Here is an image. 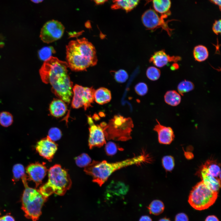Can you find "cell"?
<instances>
[{"label":"cell","instance_id":"obj_1","mask_svg":"<svg viewBox=\"0 0 221 221\" xmlns=\"http://www.w3.org/2000/svg\"><path fill=\"white\" fill-rule=\"evenodd\" d=\"M66 50L67 63L72 71H86L97 63L95 48L85 38L70 41L66 45Z\"/></svg>","mask_w":221,"mask_h":221},{"label":"cell","instance_id":"obj_2","mask_svg":"<svg viewBox=\"0 0 221 221\" xmlns=\"http://www.w3.org/2000/svg\"><path fill=\"white\" fill-rule=\"evenodd\" d=\"M150 160L147 155L142 153L115 162L109 163L106 161H94L84 167V171L87 174L92 177L93 182L101 186L115 171L130 165L149 162Z\"/></svg>","mask_w":221,"mask_h":221},{"label":"cell","instance_id":"obj_3","mask_svg":"<svg viewBox=\"0 0 221 221\" xmlns=\"http://www.w3.org/2000/svg\"><path fill=\"white\" fill-rule=\"evenodd\" d=\"M47 181L42 185L39 190L45 198L53 193L63 196L70 188L72 181L67 170L60 165L56 164L48 171Z\"/></svg>","mask_w":221,"mask_h":221},{"label":"cell","instance_id":"obj_4","mask_svg":"<svg viewBox=\"0 0 221 221\" xmlns=\"http://www.w3.org/2000/svg\"><path fill=\"white\" fill-rule=\"evenodd\" d=\"M21 179L25 188L21 199V209L26 218L37 221L41 214L42 207L48 198L45 197L39 190L29 187L26 174Z\"/></svg>","mask_w":221,"mask_h":221},{"label":"cell","instance_id":"obj_5","mask_svg":"<svg viewBox=\"0 0 221 221\" xmlns=\"http://www.w3.org/2000/svg\"><path fill=\"white\" fill-rule=\"evenodd\" d=\"M100 125L107 140L125 141L131 138V133L134 124L130 118L116 115L108 124L103 122Z\"/></svg>","mask_w":221,"mask_h":221},{"label":"cell","instance_id":"obj_6","mask_svg":"<svg viewBox=\"0 0 221 221\" xmlns=\"http://www.w3.org/2000/svg\"><path fill=\"white\" fill-rule=\"evenodd\" d=\"M218 193L208 187L202 180L193 187L189 196L188 202L196 210L207 209L215 203Z\"/></svg>","mask_w":221,"mask_h":221},{"label":"cell","instance_id":"obj_7","mask_svg":"<svg viewBox=\"0 0 221 221\" xmlns=\"http://www.w3.org/2000/svg\"><path fill=\"white\" fill-rule=\"evenodd\" d=\"M68 66L67 62L59 60L56 57L51 56L44 61L39 70V74L42 81L47 84L48 80L58 74L67 73Z\"/></svg>","mask_w":221,"mask_h":221},{"label":"cell","instance_id":"obj_8","mask_svg":"<svg viewBox=\"0 0 221 221\" xmlns=\"http://www.w3.org/2000/svg\"><path fill=\"white\" fill-rule=\"evenodd\" d=\"M95 89L76 84L73 87V94L71 105L73 108L83 107L85 110L91 106L94 100Z\"/></svg>","mask_w":221,"mask_h":221},{"label":"cell","instance_id":"obj_9","mask_svg":"<svg viewBox=\"0 0 221 221\" xmlns=\"http://www.w3.org/2000/svg\"><path fill=\"white\" fill-rule=\"evenodd\" d=\"M165 18L161 15L159 17L156 12L152 9L146 11L142 14V20L144 25L148 29L155 30L161 28L165 31L169 36H171L174 30L168 26V23L175 20L172 19L165 21Z\"/></svg>","mask_w":221,"mask_h":221},{"label":"cell","instance_id":"obj_10","mask_svg":"<svg viewBox=\"0 0 221 221\" xmlns=\"http://www.w3.org/2000/svg\"><path fill=\"white\" fill-rule=\"evenodd\" d=\"M64 30V27L60 22L54 20H50L42 28L40 37L43 42L50 43L60 39Z\"/></svg>","mask_w":221,"mask_h":221},{"label":"cell","instance_id":"obj_11","mask_svg":"<svg viewBox=\"0 0 221 221\" xmlns=\"http://www.w3.org/2000/svg\"><path fill=\"white\" fill-rule=\"evenodd\" d=\"M87 122L89 125L88 145L90 149L96 147H100L106 143L104 130L100 125L95 124L92 118L87 117Z\"/></svg>","mask_w":221,"mask_h":221},{"label":"cell","instance_id":"obj_12","mask_svg":"<svg viewBox=\"0 0 221 221\" xmlns=\"http://www.w3.org/2000/svg\"><path fill=\"white\" fill-rule=\"evenodd\" d=\"M47 171L44 163H42L37 162L30 164L25 169L27 178L29 180L35 183L36 187L42 183Z\"/></svg>","mask_w":221,"mask_h":221},{"label":"cell","instance_id":"obj_13","mask_svg":"<svg viewBox=\"0 0 221 221\" xmlns=\"http://www.w3.org/2000/svg\"><path fill=\"white\" fill-rule=\"evenodd\" d=\"M36 149L39 154L51 161L57 149V145L47 136L38 142Z\"/></svg>","mask_w":221,"mask_h":221},{"label":"cell","instance_id":"obj_14","mask_svg":"<svg viewBox=\"0 0 221 221\" xmlns=\"http://www.w3.org/2000/svg\"><path fill=\"white\" fill-rule=\"evenodd\" d=\"M181 59V57L179 56H171L167 54L163 49L155 52L150 57L149 62L153 63L155 66L161 68L169 62L176 63Z\"/></svg>","mask_w":221,"mask_h":221},{"label":"cell","instance_id":"obj_15","mask_svg":"<svg viewBox=\"0 0 221 221\" xmlns=\"http://www.w3.org/2000/svg\"><path fill=\"white\" fill-rule=\"evenodd\" d=\"M157 124L153 130L157 132L159 142L162 144H170L173 140L175 135L172 129L161 125L157 120Z\"/></svg>","mask_w":221,"mask_h":221},{"label":"cell","instance_id":"obj_16","mask_svg":"<svg viewBox=\"0 0 221 221\" xmlns=\"http://www.w3.org/2000/svg\"><path fill=\"white\" fill-rule=\"evenodd\" d=\"M200 177L205 184L212 190L218 192L221 187V179L216 178L207 171L203 165L200 171Z\"/></svg>","mask_w":221,"mask_h":221},{"label":"cell","instance_id":"obj_17","mask_svg":"<svg viewBox=\"0 0 221 221\" xmlns=\"http://www.w3.org/2000/svg\"><path fill=\"white\" fill-rule=\"evenodd\" d=\"M146 3L153 2V6L155 11L161 14V15L166 18L171 15L170 8L171 2L170 0H145Z\"/></svg>","mask_w":221,"mask_h":221},{"label":"cell","instance_id":"obj_18","mask_svg":"<svg viewBox=\"0 0 221 221\" xmlns=\"http://www.w3.org/2000/svg\"><path fill=\"white\" fill-rule=\"evenodd\" d=\"M49 110L52 115L58 118L63 116L65 114L67 110V107L62 100L60 99H55L50 104Z\"/></svg>","mask_w":221,"mask_h":221},{"label":"cell","instance_id":"obj_19","mask_svg":"<svg viewBox=\"0 0 221 221\" xmlns=\"http://www.w3.org/2000/svg\"><path fill=\"white\" fill-rule=\"evenodd\" d=\"M139 0H112L113 4L111 6L112 10L122 9L128 12L138 4Z\"/></svg>","mask_w":221,"mask_h":221},{"label":"cell","instance_id":"obj_20","mask_svg":"<svg viewBox=\"0 0 221 221\" xmlns=\"http://www.w3.org/2000/svg\"><path fill=\"white\" fill-rule=\"evenodd\" d=\"M94 97V100L97 103L103 105L110 101L111 95L109 90L106 88L102 87L95 90Z\"/></svg>","mask_w":221,"mask_h":221},{"label":"cell","instance_id":"obj_21","mask_svg":"<svg viewBox=\"0 0 221 221\" xmlns=\"http://www.w3.org/2000/svg\"><path fill=\"white\" fill-rule=\"evenodd\" d=\"M193 55L196 61L201 62L207 59L209 53L206 47L202 45H199L194 48Z\"/></svg>","mask_w":221,"mask_h":221},{"label":"cell","instance_id":"obj_22","mask_svg":"<svg viewBox=\"0 0 221 221\" xmlns=\"http://www.w3.org/2000/svg\"><path fill=\"white\" fill-rule=\"evenodd\" d=\"M164 99L167 104L172 106H176L180 103L181 97L180 94L176 91L170 90L165 93Z\"/></svg>","mask_w":221,"mask_h":221},{"label":"cell","instance_id":"obj_23","mask_svg":"<svg viewBox=\"0 0 221 221\" xmlns=\"http://www.w3.org/2000/svg\"><path fill=\"white\" fill-rule=\"evenodd\" d=\"M204 165L208 172L214 177L221 179V171L219 165L215 161L208 160Z\"/></svg>","mask_w":221,"mask_h":221},{"label":"cell","instance_id":"obj_24","mask_svg":"<svg viewBox=\"0 0 221 221\" xmlns=\"http://www.w3.org/2000/svg\"><path fill=\"white\" fill-rule=\"evenodd\" d=\"M149 213L155 215H158L163 211L165 206L161 200H153L147 207Z\"/></svg>","mask_w":221,"mask_h":221},{"label":"cell","instance_id":"obj_25","mask_svg":"<svg viewBox=\"0 0 221 221\" xmlns=\"http://www.w3.org/2000/svg\"><path fill=\"white\" fill-rule=\"evenodd\" d=\"M109 191L117 193V195H124L128 191V187L121 182H113L108 186Z\"/></svg>","mask_w":221,"mask_h":221},{"label":"cell","instance_id":"obj_26","mask_svg":"<svg viewBox=\"0 0 221 221\" xmlns=\"http://www.w3.org/2000/svg\"><path fill=\"white\" fill-rule=\"evenodd\" d=\"M13 177L12 181L14 182L18 181L21 179L26 174L25 169L23 165L21 164H17L14 165L12 169Z\"/></svg>","mask_w":221,"mask_h":221},{"label":"cell","instance_id":"obj_27","mask_svg":"<svg viewBox=\"0 0 221 221\" xmlns=\"http://www.w3.org/2000/svg\"><path fill=\"white\" fill-rule=\"evenodd\" d=\"M56 52L53 47L51 46H46L42 48L38 52L40 59L45 61L48 59L53 54Z\"/></svg>","mask_w":221,"mask_h":221},{"label":"cell","instance_id":"obj_28","mask_svg":"<svg viewBox=\"0 0 221 221\" xmlns=\"http://www.w3.org/2000/svg\"><path fill=\"white\" fill-rule=\"evenodd\" d=\"M194 87L193 83L190 81L184 80L181 82L177 86V90L179 94L182 95L184 93L193 90Z\"/></svg>","mask_w":221,"mask_h":221},{"label":"cell","instance_id":"obj_29","mask_svg":"<svg viewBox=\"0 0 221 221\" xmlns=\"http://www.w3.org/2000/svg\"><path fill=\"white\" fill-rule=\"evenodd\" d=\"M76 165L79 167H85L91 161V159L87 154L83 153L75 158Z\"/></svg>","mask_w":221,"mask_h":221},{"label":"cell","instance_id":"obj_30","mask_svg":"<svg viewBox=\"0 0 221 221\" xmlns=\"http://www.w3.org/2000/svg\"><path fill=\"white\" fill-rule=\"evenodd\" d=\"M13 117L9 112L3 111L0 113V124L4 127L10 126L13 122Z\"/></svg>","mask_w":221,"mask_h":221},{"label":"cell","instance_id":"obj_31","mask_svg":"<svg viewBox=\"0 0 221 221\" xmlns=\"http://www.w3.org/2000/svg\"><path fill=\"white\" fill-rule=\"evenodd\" d=\"M146 75L149 79L152 81H155L160 78L161 71L159 69L155 67L151 66L147 68Z\"/></svg>","mask_w":221,"mask_h":221},{"label":"cell","instance_id":"obj_32","mask_svg":"<svg viewBox=\"0 0 221 221\" xmlns=\"http://www.w3.org/2000/svg\"><path fill=\"white\" fill-rule=\"evenodd\" d=\"M162 164L165 170L172 171L174 167L175 163L173 157L171 156H165L162 159Z\"/></svg>","mask_w":221,"mask_h":221},{"label":"cell","instance_id":"obj_33","mask_svg":"<svg viewBox=\"0 0 221 221\" xmlns=\"http://www.w3.org/2000/svg\"><path fill=\"white\" fill-rule=\"evenodd\" d=\"M61 136V130L57 127H53L49 130L47 136L52 141L54 142L59 140Z\"/></svg>","mask_w":221,"mask_h":221},{"label":"cell","instance_id":"obj_34","mask_svg":"<svg viewBox=\"0 0 221 221\" xmlns=\"http://www.w3.org/2000/svg\"><path fill=\"white\" fill-rule=\"evenodd\" d=\"M114 78L117 82L123 83L125 82L128 79V75L125 70L121 69L115 72Z\"/></svg>","mask_w":221,"mask_h":221},{"label":"cell","instance_id":"obj_35","mask_svg":"<svg viewBox=\"0 0 221 221\" xmlns=\"http://www.w3.org/2000/svg\"><path fill=\"white\" fill-rule=\"evenodd\" d=\"M106 144L105 150L106 154L109 156L114 155L118 149L117 145L111 142H109Z\"/></svg>","mask_w":221,"mask_h":221},{"label":"cell","instance_id":"obj_36","mask_svg":"<svg viewBox=\"0 0 221 221\" xmlns=\"http://www.w3.org/2000/svg\"><path fill=\"white\" fill-rule=\"evenodd\" d=\"M136 92L139 95L143 96L147 92L148 88L146 84L143 82L138 83L135 87Z\"/></svg>","mask_w":221,"mask_h":221},{"label":"cell","instance_id":"obj_37","mask_svg":"<svg viewBox=\"0 0 221 221\" xmlns=\"http://www.w3.org/2000/svg\"><path fill=\"white\" fill-rule=\"evenodd\" d=\"M221 21L220 19L215 20L213 23L212 27V30L215 34L218 35L221 33Z\"/></svg>","mask_w":221,"mask_h":221},{"label":"cell","instance_id":"obj_38","mask_svg":"<svg viewBox=\"0 0 221 221\" xmlns=\"http://www.w3.org/2000/svg\"><path fill=\"white\" fill-rule=\"evenodd\" d=\"M175 221H188V218L185 213H180L176 215Z\"/></svg>","mask_w":221,"mask_h":221},{"label":"cell","instance_id":"obj_39","mask_svg":"<svg viewBox=\"0 0 221 221\" xmlns=\"http://www.w3.org/2000/svg\"><path fill=\"white\" fill-rule=\"evenodd\" d=\"M0 221H15L14 217L12 216L7 215L0 217Z\"/></svg>","mask_w":221,"mask_h":221},{"label":"cell","instance_id":"obj_40","mask_svg":"<svg viewBox=\"0 0 221 221\" xmlns=\"http://www.w3.org/2000/svg\"><path fill=\"white\" fill-rule=\"evenodd\" d=\"M205 221H219V220L215 215H211L207 216Z\"/></svg>","mask_w":221,"mask_h":221},{"label":"cell","instance_id":"obj_41","mask_svg":"<svg viewBox=\"0 0 221 221\" xmlns=\"http://www.w3.org/2000/svg\"><path fill=\"white\" fill-rule=\"evenodd\" d=\"M139 221H152V220L148 216L144 215L140 218Z\"/></svg>","mask_w":221,"mask_h":221},{"label":"cell","instance_id":"obj_42","mask_svg":"<svg viewBox=\"0 0 221 221\" xmlns=\"http://www.w3.org/2000/svg\"><path fill=\"white\" fill-rule=\"evenodd\" d=\"M213 4L217 5L219 7V10H221V0H209Z\"/></svg>","mask_w":221,"mask_h":221},{"label":"cell","instance_id":"obj_43","mask_svg":"<svg viewBox=\"0 0 221 221\" xmlns=\"http://www.w3.org/2000/svg\"><path fill=\"white\" fill-rule=\"evenodd\" d=\"M97 5L102 4L107 1V0H93Z\"/></svg>","mask_w":221,"mask_h":221},{"label":"cell","instance_id":"obj_44","mask_svg":"<svg viewBox=\"0 0 221 221\" xmlns=\"http://www.w3.org/2000/svg\"><path fill=\"white\" fill-rule=\"evenodd\" d=\"M179 68V66L177 64H176V63H175L171 66V69L172 70H175L178 69Z\"/></svg>","mask_w":221,"mask_h":221},{"label":"cell","instance_id":"obj_45","mask_svg":"<svg viewBox=\"0 0 221 221\" xmlns=\"http://www.w3.org/2000/svg\"><path fill=\"white\" fill-rule=\"evenodd\" d=\"M44 0H31V1L35 3H38L42 2Z\"/></svg>","mask_w":221,"mask_h":221},{"label":"cell","instance_id":"obj_46","mask_svg":"<svg viewBox=\"0 0 221 221\" xmlns=\"http://www.w3.org/2000/svg\"><path fill=\"white\" fill-rule=\"evenodd\" d=\"M158 221H171L169 219L164 218L160 219Z\"/></svg>","mask_w":221,"mask_h":221},{"label":"cell","instance_id":"obj_47","mask_svg":"<svg viewBox=\"0 0 221 221\" xmlns=\"http://www.w3.org/2000/svg\"></svg>","mask_w":221,"mask_h":221}]
</instances>
